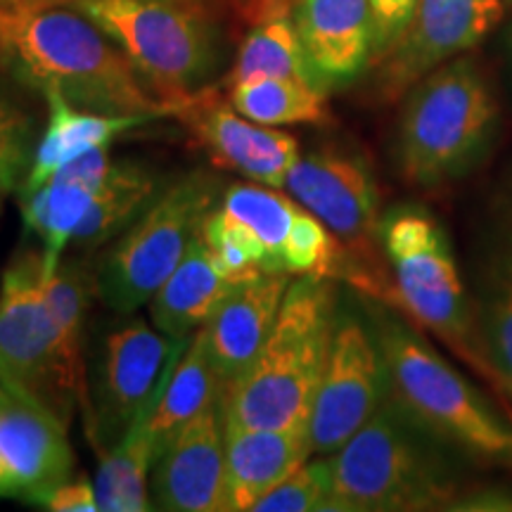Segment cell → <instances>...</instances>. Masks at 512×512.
<instances>
[{
  "label": "cell",
  "instance_id": "1",
  "mask_svg": "<svg viewBox=\"0 0 512 512\" xmlns=\"http://www.w3.org/2000/svg\"><path fill=\"white\" fill-rule=\"evenodd\" d=\"M0 55L15 72L100 114H174L105 31L76 8L0 12Z\"/></svg>",
  "mask_w": 512,
  "mask_h": 512
},
{
  "label": "cell",
  "instance_id": "2",
  "mask_svg": "<svg viewBox=\"0 0 512 512\" xmlns=\"http://www.w3.org/2000/svg\"><path fill=\"white\" fill-rule=\"evenodd\" d=\"M330 278L299 275L264 347L223 394V422L238 427H292L309 422L337 325Z\"/></svg>",
  "mask_w": 512,
  "mask_h": 512
},
{
  "label": "cell",
  "instance_id": "3",
  "mask_svg": "<svg viewBox=\"0 0 512 512\" xmlns=\"http://www.w3.org/2000/svg\"><path fill=\"white\" fill-rule=\"evenodd\" d=\"M437 444L389 392L373 418L330 456L328 510H456L460 482Z\"/></svg>",
  "mask_w": 512,
  "mask_h": 512
},
{
  "label": "cell",
  "instance_id": "4",
  "mask_svg": "<svg viewBox=\"0 0 512 512\" xmlns=\"http://www.w3.org/2000/svg\"><path fill=\"white\" fill-rule=\"evenodd\" d=\"M389 392L444 446L512 465V422L389 306H370Z\"/></svg>",
  "mask_w": 512,
  "mask_h": 512
},
{
  "label": "cell",
  "instance_id": "5",
  "mask_svg": "<svg viewBox=\"0 0 512 512\" xmlns=\"http://www.w3.org/2000/svg\"><path fill=\"white\" fill-rule=\"evenodd\" d=\"M501 110L472 57H453L403 95L396 166L408 185L439 188L465 176L494 143Z\"/></svg>",
  "mask_w": 512,
  "mask_h": 512
},
{
  "label": "cell",
  "instance_id": "6",
  "mask_svg": "<svg viewBox=\"0 0 512 512\" xmlns=\"http://www.w3.org/2000/svg\"><path fill=\"white\" fill-rule=\"evenodd\" d=\"M380 247L394 275V285L380 299L389 294V304L494 380L479 351L463 275L441 223L422 207H396L382 216Z\"/></svg>",
  "mask_w": 512,
  "mask_h": 512
},
{
  "label": "cell",
  "instance_id": "7",
  "mask_svg": "<svg viewBox=\"0 0 512 512\" xmlns=\"http://www.w3.org/2000/svg\"><path fill=\"white\" fill-rule=\"evenodd\" d=\"M117 43L140 79L176 110L204 91L219 67L214 29L169 0H79L74 5Z\"/></svg>",
  "mask_w": 512,
  "mask_h": 512
},
{
  "label": "cell",
  "instance_id": "8",
  "mask_svg": "<svg viewBox=\"0 0 512 512\" xmlns=\"http://www.w3.org/2000/svg\"><path fill=\"white\" fill-rule=\"evenodd\" d=\"M216 183L188 174L159 190L102 256L95 292L117 313H136L181 264L192 235L214 209Z\"/></svg>",
  "mask_w": 512,
  "mask_h": 512
},
{
  "label": "cell",
  "instance_id": "9",
  "mask_svg": "<svg viewBox=\"0 0 512 512\" xmlns=\"http://www.w3.org/2000/svg\"><path fill=\"white\" fill-rule=\"evenodd\" d=\"M0 384L67 427L81 411L43 292V256L31 249L17 254L0 285Z\"/></svg>",
  "mask_w": 512,
  "mask_h": 512
},
{
  "label": "cell",
  "instance_id": "10",
  "mask_svg": "<svg viewBox=\"0 0 512 512\" xmlns=\"http://www.w3.org/2000/svg\"><path fill=\"white\" fill-rule=\"evenodd\" d=\"M503 15V0H415L401 34L370 60L377 98L401 100L441 64L482 43Z\"/></svg>",
  "mask_w": 512,
  "mask_h": 512
},
{
  "label": "cell",
  "instance_id": "11",
  "mask_svg": "<svg viewBox=\"0 0 512 512\" xmlns=\"http://www.w3.org/2000/svg\"><path fill=\"white\" fill-rule=\"evenodd\" d=\"M285 188L294 202L332 230L344 247V264L356 261L358 266V261H366L375 278L382 280L380 273H375V247L380 245L382 221L380 195L363 159L332 147L316 150L299 157ZM356 266H351V271Z\"/></svg>",
  "mask_w": 512,
  "mask_h": 512
},
{
  "label": "cell",
  "instance_id": "12",
  "mask_svg": "<svg viewBox=\"0 0 512 512\" xmlns=\"http://www.w3.org/2000/svg\"><path fill=\"white\" fill-rule=\"evenodd\" d=\"M387 394V366L375 335L354 316L337 318L328 366L309 418L313 453H337L373 418Z\"/></svg>",
  "mask_w": 512,
  "mask_h": 512
},
{
  "label": "cell",
  "instance_id": "13",
  "mask_svg": "<svg viewBox=\"0 0 512 512\" xmlns=\"http://www.w3.org/2000/svg\"><path fill=\"white\" fill-rule=\"evenodd\" d=\"M185 344L188 339L174 342L140 318L128 320L105 337L93 394V420L86 427L95 451H107L124 439L162 382L171 358Z\"/></svg>",
  "mask_w": 512,
  "mask_h": 512
},
{
  "label": "cell",
  "instance_id": "14",
  "mask_svg": "<svg viewBox=\"0 0 512 512\" xmlns=\"http://www.w3.org/2000/svg\"><path fill=\"white\" fill-rule=\"evenodd\" d=\"M475 254L477 344L494 382L512 396V169L491 192Z\"/></svg>",
  "mask_w": 512,
  "mask_h": 512
},
{
  "label": "cell",
  "instance_id": "15",
  "mask_svg": "<svg viewBox=\"0 0 512 512\" xmlns=\"http://www.w3.org/2000/svg\"><path fill=\"white\" fill-rule=\"evenodd\" d=\"M72 470L67 425L0 384V496L41 505Z\"/></svg>",
  "mask_w": 512,
  "mask_h": 512
},
{
  "label": "cell",
  "instance_id": "16",
  "mask_svg": "<svg viewBox=\"0 0 512 512\" xmlns=\"http://www.w3.org/2000/svg\"><path fill=\"white\" fill-rule=\"evenodd\" d=\"M176 114L211 162L247 181L285 188L292 166L302 157L290 133L242 117L230 102L226 105L207 91L183 102Z\"/></svg>",
  "mask_w": 512,
  "mask_h": 512
},
{
  "label": "cell",
  "instance_id": "17",
  "mask_svg": "<svg viewBox=\"0 0 512 512\" xmlns=\"http://www.w3.org/2000/svg\"><path fill=\"white\" fill-rule=\"evenodd\" d=\"M152 503L169 512H226L223 406L185 422L152 465Z\"/></svg>",
  "mask_w": 512,
  "mask_h": 512
},
{
  "label": "cell",
  "instance_id": "18",
  "mask_svg": "<svg viewBox=\"0 0 512 512\" xmlns=\"http://www.w3.org/2000/svg\"><path fill=\"white\" fill-rule=\"evenodd\" d=\"M290 283V273H259L242 280L230 287L202 325L223 389L245 373L264 347Z\"/></svg>",
  "mask_w": 512,
  "mask_h": 512
},
{
  "label": "cell",
  "instance_id": "19",
  "mask_svg": "<svg viewBox=\"0 0 512 512\" xmlns=\"http://www.w3.org/2000/svg\"><path fill=\"white\" fill-rule=\"evenodd\" d=\"M292 24L323 91L354 79L373 57L370 0H294Z\"/></svg>",
  "mask_w": 512,
  "mask_h": 512
},
{
  "label": "cell",
  "instance_id": "20",
  "mask_svg": "<svg viewBox=\"0 0 512 512\" xmlns=\"http://www.w3.org/2000/svg\"><path fill=\"white\" fill-rule=\"evenodd\" d=\"M311 456L309 422L292 427L226 425V512L254 510Z\"/></svg>",
  "mask_w": 512,
  "mask_h": 512
},
{
  "label": "cell",
  "instance_id": "21",
  "mask_svg": "<svg viewBox=\"0 0 512 512\" xmlns=\"http://www.w3.org/2000/svg\"><path fill=\"white\" fill-rule=\"evenodd\" d=\"M50 105V119L36 143L31 169L19 185V197L31 195L53 181L67 164L95 147H110L121 133L157 119L150 114H100L74 107L60 93H43Z\"/></svg>",
  "mask_w": 512,
  "mask_h": 512
},
{
  "label": "cell",
  "instance_id": "22",
  "mask_svg": "<svg viewBox=\"0 0 512 512\" xmlns=\"http://www.w3.org/2000/svg\"><path fill=\"white\" fill-rule=\"evenodd\" d=\"M230 283L211 261L202 228L192 235L181 264L150 299V318L159 332L174 342H185L200 330L216 304L230 292Z\"/></svg>",
  "mask_w": 512,
  "mask_h": 512
},
{
  "label": "cell",
  "instance_id": "23",
  "mask_svg": "<svg viewBox=\"0 0 512 512\" xmlns=\"http://www.w3.org/2000/svg\"><path fill=\"white\" fill-rule=\"evenodd\" d=\"M223 382L211 361L207 337L200 328L169 363L162 387L150 411V434L159 451L174 439L185 422L223 401ZM157 460V458H155Z\"/></svg>",
  "mask_w": 512,
  "mask_h": 512
},
{
  "label": "cell",
  "instance_id": "24",
  "mask_svg": "<svg viewBox=\"0 0 512 512\" xmlns=\"http://www.w3.org/2000/svg\"><path fill=\"white\" fill-rule=\"evenodd\" d=\"M171 361H174V358H171ZM162 382H159V387H162ZM159 387L155 389V394L150 396V401L145 403L143 411L138 413V418L133 420V425L128 427L124 439H121L114 448H107V451L98 453L100 467L98 477H95V491H98L100 510L143 512L155 508V505L150 503V494H147V489H150L147 475H150L152 465H155L157 446L147 422H150V411L152 406H155Z\"/></svg>",
  "mask_w": 512,
  "mask_h": 512
},
{
  "label": "cell",
  "instance_id": "25",
  "mask_svg": "<svg viewBox=\"0 0 512 512\" xmlns=\"http://www.w3.org/2000/svg\"><path fill=\"white\" fill-rule=\"evenodd\" d=\"M95 278L83 266V261H67L55 268V273L43 275V292L53 316L60 354L72 380L76 394H79L81 413L86 427L93 420V396L88 392L86 361H83V320L91 302V290Z\"/></svg>",
  "mask_w": 512,
  "mask_h": 512
},
{
  "label": "cell",
  "instance_id": "26",
  "mask_svg": "<svg viewBox=\"0 0 512 512\" xmlns=\"http://www.w3.org/2000/svg\"><path fill=\"white\" fill-rule=\"evenodd\" d=\"M159 181L150 169L136 162H112L107 176L93 192L91 207L76 230L72 245L95 249L119 238L155 200Z\"/></svg>",
  "mask_w": 512,
  "mask_h": 512
},
{
  "label": "cell",
  "instance_id": "27",
  "mask_svg": "<svg viewBox=\"0 0 512 512\" xmlns=\"http://www.w3.org/2000/svg\"><path fill=\"white\" fill-rule=\"evenodd\" d=\"M91 200L93 190L67 174H57L43 188L19 197L24 226L36 233L43 245V275L55 273L62 264L64 249L72 245Z\"/></svg>",
  "mask_w": 512,
  "mask_h": 512
},
{
  "label": "cell",
  "instance_id": "28",
  "mask_svg": "<svg viewBox=\"0 0 512 512\" xmlns=\"http://www.w3.org/2000/svg\"><path fill=\"white\" fill-rule=\"evenodd\" d=\"M252 79H294L320 88L306 60L292 17H268L245 38L226 81L228 86H235V83Z\"/></svg>",
  "mask_w": 512,
  "mask_h": 512
},
{
  "label": "cell",
  "instance_id": "29",
  "mask_svg": "<svg viewBox=\"0 0 512 512\" xmlns=\"http://www.w3.org/2000/svg\"><path fill=\"white\" fill-rule=\"evenodd\" d=\"M230 105L264 126L325 124L330 119L325 91L294 79H252L230 86Z\"/></svg>",
  "mask_w": 512,
  "mask_h": 512
},
{
  "label": "cell",
  "instance_id": "30",
  "mask_svg": "<svg viewBox=\"0 0 512 512\" xmlns=\"http://www.w3.org/2000/svg\"><path fill=\"white\" fill-rule=\"evenodd\" d=\"M221 209L247 223L256 233V238L264 242L271 273H285L283 249L299 202L280 195L268 185L264 188L261 183H235L223 192Z\"/></svg>",
  "mask_w": 512,
  "mask_h": 512
},
{
  "label": "cell",
  "instance_id": "31",
  "mask_svg": "<svg viewBox=\"0 0 512 512\" xmlns=\"http://www.w3.org/2000/svg\"><path fill=\"white\" fill-rule=\"evenodd\" d=\"M202 238L207 242L211 261L230 283L254 278L259 273H271L264 242L247 223L230 216L226 209L214 207L202 223Z\"/></svg>",
  "mask_w": 512,
  "mask_h": 512
},
{
  "label": "cell",
  "instance_id": "32",
  "mask_svg": "<svg viewBox=\"0 0 512 512\" xmlns=\"http://www.w3.org/2000/svg\"><path fill=\"white\" fill-rule=\"evenodd\" d=\"M283 266L290 275H318L335 278L344 266V247L318 216L299 204L290 235L285 240Z\"/></svg>",
  "mask_w": 512,
  "mask_h": 512
},
{
  "label": "cell",
  "instance_id": "33",
  "mask_svg": "<svg viewBox=\"0 0 512 512\" xmlns=\"http://www.w3.org/2000/svg\"><path fill=\"white\" fill-rule=\"evenodd\" d=\"M332 494V465L330 456L306 460L302 467L292 472L285 482H280L271 494L256 503L259 512H316L328 510Z\"/></svg>",
  "mask_w": 512,
  "mask_h": 512
},
{
  "label": "cell",
  "instance_id": "34",
  "mask_svg": "<svg viewBox=\"0 0 512 512\" xmlns=\"http://www.w3.org/2000/svg\"><path fill=\"white\" fill-rule=\"evenodd\" d=\"M34 152V119L0 93V190H19Z\"/></svg>",
  "mask_w": 512,
  "mask_h": 512
},
{
  "label": "cell",
  "instance_id": "35",
  "mask_svg": "<svg viewBox=\"0 0 512 512\" xmlns=\"http://www.w3.org/2000/svg\"><path fill=\"white\" fill-rule=\"evenodd\" d=\"M413 8L415 0H370V12H373V57L380 55L401 34Z\"/></svg>",
  "mask_w": 512,
  "mask_h": 512
},
{
  "label": "cell",
  "instance_id": "36",
  "mask_svg": "<svg viewBox=\"0 0 512 512\" xmlns=\"http://www.w3.org/2000/svg\"><path fill=\"white\" fill-rule=\"evenodd\" d=\"M46 510L53 512H98V491L88 477L67 479V482L50 491L46 501L41 503Z\"/></svg>",
  "mask_w": 512,
  "mask_h": 512
},
{
  "label": "cell",
  "instance_id": "37",
  "mask_svg": "<svg viewBox=\"0 0 512 512\" xmlns=\"http://www.w3.org/2000/svg\"><path fill=\"white\" fill-rule=\"evenodd\" d=\"M79 0H0V12L17 10H46V8H74Z\"/></svg>",
  "mask_w": 512,
  "mask_h": 512
},
{
  "label": "cell",
  "instance_id": "38",
  "mask_svg": "<svg viewBox=\"0 0 512 512\" xmlns=\"http://www.w3.org/2000/svg\"><path fill=\"white\" fill-rule=\"evenodd\" d=\"M169 3H185V0H169Z\"/></svg>",
  "mask_w": 512,
  "mask_h": 512
},
{
  "label": "cell",
  "instance_id": "39",
  "mask_svg": "<svg viewBox=\"0 0 512 512\" xmlns=\"http://www.w3.org/2000/svg\"><path fill=\"white\" fill-rule=\"evenodd\" d=\"M0 195H3V190H0Z\"/></svg>",
  "mask_w": 512,
  "mask_h": 512
}]
</instances>
